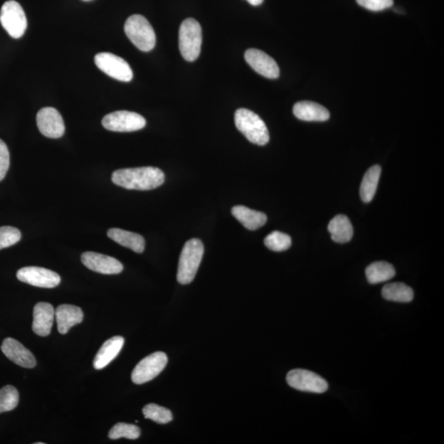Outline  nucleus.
<instances>
[{
  "mask_svg": "<svg viewBox=\"0 0 444 444\" xmlns=\"http://www.w3.org/2000/svg\"><path fill=\"white\" fill-rule=\"evenodd\" d=\"M111 179L127 189L152 190L165 182V174L160 169L152 166L121 169L113 172Z\"/></svg>",
  "mask_w": 444,
  "mask_h": 444,
  "instance_id": "1",
  "label": "nucleus"
},
{
  "mask_svg": "<svg viewBox=\"0 0 444 444\" xmlns=\"http://www.w3.org/2000/svg\"><path fill=\"white\" fill-rule=\"evenodd\" d=\"M204 253V246L200 240L191 239L185 243L179 260V283L187 285L194 281L202 262Z\"/></svg>",
  "mask_w": 444,
  "mask_h": 444,
  "instance_id": "2",
  "label": "nucleus"
},
{
  "mask_svg": "<svg viewBox=\"0 0 444 444\" xmlns=\"http://www.w3.org/2000/svg\"><path fill=\"white\" fill-rule=\"evenodd\" d=\"M235 123L238 130L241 132L252 144L264 146L270 139L266 124L257 114L250 110L245 108L237 110L235 114Z\"/></svg>",
  "mask_w": 444,
  "mask_h": 444,
  "instance_id": "3",
  "label": "nucleus"
},
{
  "mask_svg": "<svg viewBox=\"0 0 444 444\" xmlns=\"http://www.w3.org/2000/svg\"><path fill=\"white\" fill-rule=\"evenodd\" d=\"M125 31L128 38L137 49L148 52L156 46L154 29L144 16L134 14L127 19Z\"/></svg>",
  "mask_w": 444,
  "mask_h": 444,
  "instance_id": "4",
  "label": "nucleus"
},
{
  "mask_svg": "<svg viewBox=\"0 0 444 444\" xmlns=\"http://www.w3.org/2000/svg\"><path fill=\"white\" fill-rule=\"evenodd\" d=\"M202 28L198 21L187 18L179 28V46L184 59L189 62L196 60L202 47Z\"/></svg>",
  "mask_w": 444,
  "mask_h": 444,
  "instance_id": "5",
  "label": "nucleus"
},
{
  "mask_svg": "<svg viewBox=\"0 0 444 444\" xmlns=\"http://www.w3.org/2000/svg\"><path fill=\"white\" fill-rule=\"evenodd\" d=\"M0 23L9 35L15 39L22 37L28 28V20L24 10L14 0H9L4 4L0 11Z\"/></svg>",
  "mask_w": 444,
  "mask_h": 444,
  "instance_id": "6",
  "label": "nucleus"
},
{
  "mask_svg": "<svg viewBox=\"0 0 444 444\" xmlns=\"http://www.w3.org/2000/svg\"><path fill=\"white\" fill-rule=\"evenodd\" d=\"M167 362L166 354L162 352L151 354L137 364L132 373V381L136 384L151 381L163 371Z\"/></svg>",
  "mask_w": 444,
  "mask_h": 444,
  "instance_id": "7",
  "label": "nucleus"
},
{
  "mask_svg": "<svg viewBox=\"0 0 444 444\" xmlns=\"http://www.w3.org/2000/svg\"><path fill=\"white\" fill-rule=\"evenodd\" d=\"M146 124V120L141 115L127 110L115 111L105 115L102 120L105 130L122 133L140 130Z\"/></svg>",
  "mask_w": 444,
  "mask_h": 444,
  "instance_id": "8",
  "label": "nucleus"
},
{
  "mask_svg": "<svg viewBox=\"0 0 444 444\" xmlns=\"http://www.w3.org/2000/svg\"><path fill=\"white\" fill-rule=\"evenodd\" d=\"M95 63L100 70L116 80L127 83L133 79L134 73L129 63L111 53H99L95 56Z\"/></svg>",
  "mask_w": 444,
  "mask_h": 444,
  "instance_id": "9",
  "label": "nucleus"
},
{
  "mask_svg": "<svg viewBox=\"0 0 444 444\" xmlns=\"http://www.w3.org/2000/svg\"><path fill=\"white\" fill-rule=\"evenodd\" d=\"M287 382L290 387L314 393H324L329 389L326 380L314 372L302 369L292 370L287 374Z\"/></svg>",
  "mask_w": 444,
  "mask_h": 444,
  "instance_id": "10",
  "label": "nucleus"
},
{
  "mask_svg": "<svg viewBox=\"0 0 444 444\" xmlns=\"http://www.w3.org/2000/svg\"><path fill=\"white\" fill-rule=\"evenodd\" d=\"M17 278L20 282L41 288H54L60 283L59 274L44 268L26 267L19 269Z\"/></svg>",
  "mask_w": 444,
  "mask_h": 444,
  "instance_id": "11",
  "label": "nucleus"
},
{
  "mask_svg": "<svg viewBox=\"0 0 444 444\" xmlns=\"http://www.w3.org/2000/svg\"><path fill=\"white\" fill-rule=\"evenodd\" d=\"M36 124L41 133L50 139H60L65 134V123L60 113L55 108L41 109L36 115Z\"/></svg>",
  "mask_w": 444,
  "mask_h": 444,
  "instance_id": "12",
  "label": "nucleus"
},
{
  "mask_svg": "<svg viewBox=\"0 0 444 444\" xmlns=\"http://www.w3.org/2000/svg\"><path fill=\"white\" fill-rule=\"evenodd\" d=\"M81 260L90 270L93 272L112 275L119 274L124 270L123 264L117 259L94 252L83 253Z\"/></svg>",
  "mask_w": 444,
  "mask_h": 444,
  "instance_id": "13",
  "label": "nucleus"
},
{
  "mask_svg": "<svg viewBox=\"0 0 444 444\" xmlns=\"http://www.w3.org/2000/svg\"><path fill=\"white\" fill-rule=\"evenodd\" d=\"M245 59L253 70L263 77L275 79L280 75L277 62L265 52L258 49L248 50L245 53Z\"/></svg>",
  "mask_w": 444,
  "mask_h": 444,
  "instance_id": "14",
  "label": "nucleus"
},
{
  "mask_svg": "<svg viewBox=\"0 0 444 444\" xmlns=\"http://www.w3.org/2000/svg\"><path fill=\"white\" fill-rule=\"evenodd\" d=\"M1 351L10 361L21 367L33 369L36 366L33 354L14 338L8 337L3 342Z\"/></svg>",
  "mask_w": 444,
  "mask_h": 444,
  "instance_id": "15",
  "label": "nucleus"
},
{
  "mask_svg": "<svg viewBox=\"0 0 444 444\" xmlns=\"http://www.w3.org/2000/svg\"><path fill=\"white\" fill-rule=\"evenodd\" d=\"M55 309L52 305L46 302L36 304L33 310V330L36 335H50L55 319Z\"/></svg>",
  "mask_w": 444,
  "mask_h": 444,
  "instance_id": "16",
  "label": "nucleus"
},
{
  "mask_svg": "<svg viewBox=\"0 0 444 444\" xmlns=\"http://www.w3.org/2000/svg\"><path fill=\"white\" fill-rule=\"evenodd\" d=\"M55 317L58 331L60 334L65 335L72 327L81 324L83 320V312L78 306L62 305L56 310Z\"/></svg>",
  "mask_w": 444,
  "mask_h": 444,
  "instance_id": "17",
  "label": "nucleus"
},
{
  "mask_svg": "<svg viewBox=\"0 0 444 444\" xmlns=\"http://www.w3.org/2000/svg\"><path fill=\"white\" fill-rule=\"evenodd\" d=\"M125 344L124 337L116 336L111 337L100 347L93 361L96 369H102L118 356Z\"/></svg>",
  "mask_w": 444,
  "mask_h": 444,
  "instance_id": "18",
  "label": "nucleus"
},
{
  "mask_svg": "<svg viewBox=\"0 0 444 444\" xmlns=\"http://www.w3.org/2000/svg\"><path fill=\"white\" fill-rule=\"evenodd\" d=\"M293 113L296 118L303 121H326L330 118L329 111L322 105L305 100L294 105Z\"/></svg>",
  "mask_w": 444,
  "mask_h": 444,
  "instance_id": "19",
  "label": "nucleus"
},
{
  "mask_svg": "<svg viewBox=\"0 0 444 444\" xmlns=\"http://www.w3.org/2000/svg\"><path fill=\"white\" fill-rule=\"evenodd\" d=\"M231 213L246 229L250 231L260 228L268 221L265 213L246 208L245 206H236L232 208Z\"/></svg>",
  "mask_w": 444,
  "mask_h": 444,
  "instance_id": "20",
  "label": "nucleus"
},
{
  "mask_svg": "<svg viewBox=\"0 0 444 444\" xmlns=\"http://www.w3.org/2000/svg\"><path fill=\"white\" fill-rule=\"evenodd\" d=\"M107 236L110 239L135 253H142L145 250L144 238L134 232L112 228L107 231Z\"/></svg>",
  "mask_w": 444,
  "mask_h": 444,
  "instance_id": "21",
  "label": "nucleus"
},
{
  "mask_svg": "<svg viewBox=\"0 0 444 444\" xmlns=\"http://www.w3.org/2000/svg\"><path fill=\"white\" fill-rule=\"evenodd\" d=\"M329 233L333 241L344 244L352 239L353 226L345 215H337L329 222Z\"/></svg>",
  "mask_w": 444,
  "mask_h": 444,
  "instance_id": "22",
  "label": "nucleus"
},
{
  "mask_svg": "<svg viewBox=\"0 0 444 444\" xmlns=\"http://www.w3.org/2000/svg\"><path fill=\"white\" fill-rule=\"evenodd\" d=\"M382 169L379 165L370 167L364 176L361 185V198L364 203H370L376 194Z\"/></svg>",
  "mask_w": 444,
  "mask_h": 444,
  "instance_id": "23",
  "label": "nucleus"
},
{
  "mask_svg": "<svg viewBox=\"0 0 444 444\" xmlns=\"http://www.w3.org/2000/svg\"><path fill=\"white\" fill-rule=\"evenodd\" d=\"M366 274L370 284H379L393 278L396 270L392 264L387 262H375L367 267Z\"/></svg>",
  "mask_w": 444,
  "mask_h": 444,
  "instance_id": "24",
  "label": "nucleus"
},
{
  "mask_svg": "<svg viewBox=\"0 0 444 444\" xmlns=\"http://www.w3.org/2000/svg\"><path fill=\"white\" fill-rule=\"evenodd\" d=\"M382 295L385 300L400 303L411 302L414 298L413 290L401 282L385 285L382 290Z\"/></svg>",
  "mask_w": 444,
  "mask_h": 444,
  "instance_id": "25",
  "label": "nucleus"
},
{
  "mask_svg": "<svg viewBox=\"0 0 444 444\" xmlns=\"http://www.w3.org/2000/svg\"><path fill=\"white\" fill-rule=\"evenodd\" d=\"M19 393L12 385H7L0 388V414L13 411L18 406Z\"/></svg>",
  "mask_w": 444,
  "mask_h": 444,
  "instance_id": "26",
  "label": "nucleus"
},
{
  "mask_svg": "<svg viewBox=\"0 0 444 444\" xmlns=\"http://www.w3.org/2000/svg\"><path fill=\"white\" fill-rule=\"evenodd\" d=\"M146 419H149L158 424H167L173 420L171 411L166 407L157 404H148L142 409Z\"/></svg>",
  "mask_w": 444,
  "mask_h": 444,
  "instance_id": "27",
  "label": "nucleus"
},
{
  "mask_svg": "<svg viewBox=\"0 0 444 444\" xmlns=\"http://www.w3.org/2000/svg\"><path fill=\"white\" fill-rule=\"evenodd\" d=\"M264 245L275 252L285 251L292 246V238L282 232L273 231L265 238Z\"/></svg>",
  "mask_w": 444,
  "mask_h": 444,
  "instance_id": "28",
  "label": "nucleus"
},
{
  "mask_svg": "<svg viewBox=\"0 0 444 444\" xmlns=\"http://www.w3.org/2000/svg\"><path fill=\"white\" fill-rule=\"evenodd\" d=\"M140 433L139 428L134 425L118 423L109 432V438L110 440H119L121 438L137 440L139 438Z\"/></svg>",
  "mask_w": 444,
  "mask_h": 444,
  "instance_id": "29",
  "label": "nucleus"
},
{
  "mask_svg": "<svg viewBox=\"0 0 444 444\" xmlns=\"http://www.w3.org/2000/svg\"><path fill=\"white\" fill-rule=\"evenodd\" d=\"M21 238H22V234L15 227H0V250L17 244Z\"/></svg>",
  "mask_w": 444,
  "mask_h": 444,
  "instance_id": "30",
  "label": "nucleus"
},
{
  "mask_svg": "<svg viewBox=\"0 0 444 444\" xmlns=\"http://www.w3.org/2000/svg\"><path fill=\"white\" fill-rule=\"evenodd\" d=\"M357 3L370 11H382L393 5V0H356Z\"/></svg>",
  "mask_w": 444,
  "mask_h": 444,
  "instance_id": "31",
  "label": "nucleus"
},
{
  "mask_svg": "<svg viewBox=\"0 0 444 444\" xmlns=\"http://www.w3.org/2000/svg\"><path fill=\"white\" fill-rule=\"evenodd\" d=\"M10 156L8 147L0 139V181H2L9 171Z\"/></svg>",
  "mask_w": 444,
  "mask_h": 444,
  "instance_id": "32",
  "label": "nucleus"
},
{
  "mask_svg": "<svg viewBox=\"0 0 444 444\" xmlns=\"http://www.w3.org/2000/svg\"><path fill=\"white\" fill-rule=\"evenodd\" d=\"M247 1L251 5H253V6H258V5L263 4V0H247Z\"/></svg>",
  "mask_w": 444,
  "mask_h": 444,
  "instance_id": "33",
  "label": "nucleus"
},
{
  "mask_svg": "<svg viewBox=\"0 0 444 444\" xmlns=\"http://www.w3.org/2000/svg\"><path fill=\"white\" fill-rule=\"evenodd\" d=\"M85 1H89V0H85Z\"/></svg>",
  "mask_w": 444,
  "mask_h": 444,
  "instance_id": "34",
  "label": "nucleus"
}]
</instances>
